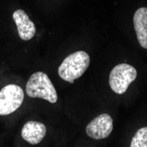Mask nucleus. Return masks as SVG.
Masks as SVG:
<instances>
[{
	"mask_svg": "<svg viewBox=\"0 0 147 147\" xmlns=\"http://www.w3.org/2000/svg\"><path fill=\"white\" fill-rule=\"evenodd\" d=\"M12 19L17 26L19 36L21 40L29 41L35 35V25L23 10H16L12 13Z\"/></svg>",
	"mask_w": 147,
	"mask_h": 147,
	"instance_id": "nucleus-6",
	"label": "nucleus"
},
{
	"mask_svg": "<svg viewBox=\"0 0 147 147\" xmlns=\"http://www.w3.org/2000/svg\"><path fill=\"white\" fill-rule=\"evenodd\" d=\"M130 146L147 147V127H143L136 132L131 140Z\"/></svg>",
	"mask_w": 147,
	"mask_h": 147,
	"instance_id": "nucleus-9",
	"label": "nucleus"
},
{
	"mask_svg": "<svg viewBox=\"0 0 147 147\" xmlns=\"http://www.w3.org/2000/svg\"><path fill=\"white\" fill-rule=\"evenodd\" d=\"M137 75V70L132 65L128 63L117 64L109 74V86L117 94H123L129 86L134 82Z\"/></svg>",
	"mask_w": 147,
	"mask_h": 147,
	"instance_id": "nucleus-3",
	"label": "nucleus"
},
{
	"mask_svg": "<svg viewBox=\"0 0 147 147\" xmlns=\"http://www.w3.org/2000/svg\"><path fill=\"white\" fill-rule=\"evenodd\" d=\"M24 100L22 88L9 84L0 90V115H7L16 111Z\"/></svg>",
	"mask_w": 147,
	"mask_h": 147,
	"instance_id": "nucleus-4",
	"label": "nucleus"
},
{
	"mask_svg": "<svg viewBox=\"0 0 147 147\" xmlns=\"http://www.w3.org/2000/svg\"><path fill=\"white\" fill-rule=\"evenodd\" d=\"M113 119L109 114L98 115L86 128V135L93 139L107 138L113 131Z\"/></svg>",
	"mask_w": 147,
	"mask_h": 147,
	"instance_id": "nucleus-5",
	"label": "nucleus"
},
{
	"mask_svg": "<svg viewBox=\"0 0 147 147\" xmlns=\"http://www.w3.org/2000/svg\"><path fill=\"white\" fill-rule=\"evenodd\" d=\"M133 23L140 46L147 49V7H141L135 11Z\"/></svg>",
	"mask_w": 147,
	"mask_h": 147,
	"instance_id": "nucleus-8",
	"label": "nucleus"
},
{
	"mask_svg": "<svg viewBox=\"0 0 147 147\" xmlns=\"http://www.w3.org/2000/svg\"><path fill=\"white\" fill-rule=\"evenodd\" d=\"M90 64V57L85 51H77L66 57L58 68L59 77L65 81L73 83L81 77Z\"/></svg>",
	"mask_w": 147,
	"mask_h": 147,
	"instance_id": "nucleus-1",
	"label": "nucleus"
},
{
	"mask_svg": "<svg viewBox=\"0 0 147 147\" xmlns=\"http://www.w3.org/2000/svg\"><path fill=\"white\" fill-rule=\"evenodd\" d=\"M26 92L31 98H41L50 103L57 101V90L48 75L42 71L31 75L26 85Z\"/></svg>",
	"mask_w": 147,
	"mask_h": 147,
	"instance_id": "nucleus-2",
	"label": "nucleus"
},
{
	"mask_svg": "<svg viewBox=\"0 0 147 147\" xmlns=\"http://www.w3.org/2000/svg\"><path fill=\"white\" fill-rule=\"evenodd\" d=\"M47 129L43 123L29 121L23 126L21 137L25 141L31 144H37L44 138Z\"/></svg>",
	"mask_w": 147,
	"mask_h": 147,
	"instance_id": "nucleus-7",
	"label": "nucleus"
}]
</instances>
